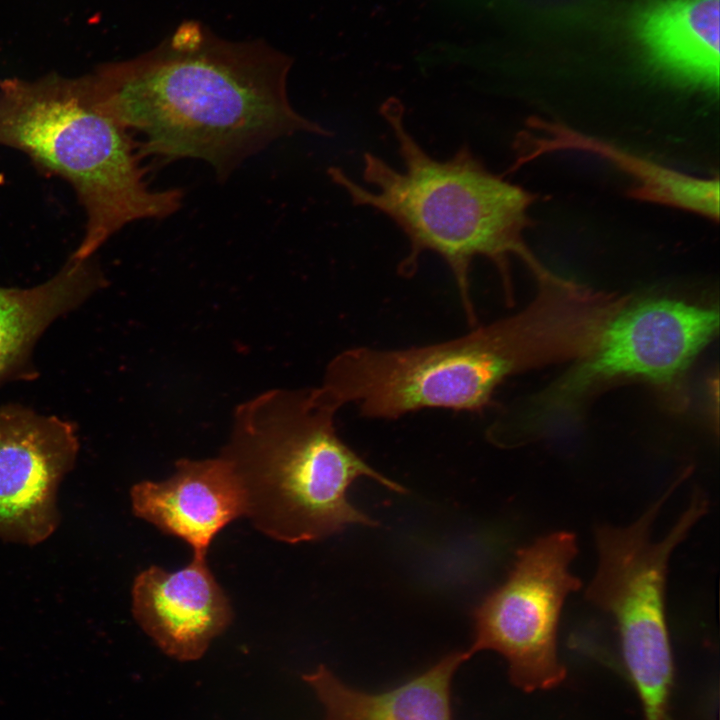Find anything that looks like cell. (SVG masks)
I'll use <instances>...</instances> for the list:
<instances>
[{"label": "cell", "mask_w": 720, "mask_h": 720, "mask_svg": "<svg viewBox=\"0 0 720 720\" xmlns=\"http://www.w3.org/2000/svg\"><path fill=\"white\" fill-rule=\"evenodd\" d=\"M132 612L156 645L180 661L202 657L232 620L229 600L206 556L194 554L175 572L157 566L140 572L132 587Z\"/></svg>", "instance_id": "9"}, {"label": "cell", "mask_w": 720, "mask_h": 720, "mask_svg": "<svg viewBox=\"0 0 720 720\" xmlns=\"http://www.w3.org/2000/svg\"><path fill=\"white\" fill-rule=\"evenodd\" d=\"M471 657L469 650L452 651L420 674L377 693L348 685L324 665L302 678L323 705V720H452V679Z\"/></svg>", "instance_id": "14"}, {"label": "cell", "mask_w": 720, "mask_h": 720, "mask_svg": "<svg viewBox=\"0 0 720 720\" xmlns=\"http://www.w3.org/2000/svg\"><path fill=\"white\" fill-rule=\"evenodd\" d=\"M134 514L165 534L181 538L194 555L206 556L213 538L247 513V498L232 464L222 456L182 459L161 482L142 481L131 489Z\"/></svg>", "instance_id": "10"}, {"label": "cell", "mask_w": 720, "mask_h": 720, "mask_svg": "<svg viewBox=\"0 0 720 720\" xmlns=\"http://www.w3.org/2000/svg\"><path fill=\"white\" fill-rule=\"evenodd\" d=\"M720 0H653L636 15L634 33L648 60L685 85L719 87Z\"/></svg>", "instance_id": "12"}, {"label": "cell", "mask_w": 720, "mask_h": 720, "mask_svg": "<svg viewBox=\"0 0 720 720\" xmlns=\"http://www.w3.org/2000/svg\"><path fill=\"white\" fill-rule=\"evenodd\" d=\"M576 537L555 531L517 551L506 580L473 611V656L501 655L514 686L533 692L558 686L566 677L557 634L563 604L582 583L570 571Z\"/></svg>", "instance_id": "7"}, {"label": "cell", "mask_w": 720, "mask_h": 720, "mask_svg": "<svg viewBox=\"0 0 720 720\" xmlns=\"http://www.w3.org/2000/svg\"><path fill=\"white\" fill-rule=\"evenodd\" d=\"M379 113L394 135L402 168L366 152L362 178L369 188L339 167L329 168V176L354 206L377 210L406 236L409 251L398 265L400 275H414L426 252L445 261L467 320L474 325L469 274L475 258L494 263L508 292L510 256L529 269L539 262L524 237L536 195L491 172L467 144L445 160L429 155L407 130L399 99L385 100Z\"/></svg>", "instance_id": "3"}, {"label": "cell", "mask_w": 720, "mask_h": 720, "mask_svg": "<svg viewBox=\"0 0 720 720\" xmlns=\"http://www.w3.org/2000/svg\"><path fill=\"white\" fill-rule=\"evenodd\" d=\"M78 450L71 422L18 404L0 407V539L35 545L53 534L58 487Z\"/></svg>", "instance_id": "8"}, {"label": "cell", "mask_w": 720, "mask_h": 720, "mask_svg": "<svg viewBox=\"0 0 720 720\" xmlns=\"http://www.w3.org/2000/svg\"><path fill=\"white\" fill-rule=\"evenodd\" d=\"M510 171L555 152H582L604 159L624 172L632 184L631 198L690 211L718 221L719 181L691 176L610 142L589 136L561 122L529 118L515 138Z\"/></svg>", "instance_id": "11"}, {"label": "cell", "mask_w": 720, "mask_h": 720, "mask_svg": "<svg viewBox=\"0 0 720 720\" xmlns=\"http://www.w3.org/2000/svg\"><path fill=\"white\" fill-rule=\"evenodd\" d=\"M0 145L73 187L86 214L74 259L91 258L127 224L181 207L180 189L150 188L137 141L98 106L88 76L1 82Z\"/></svg>", "instance_id": "5"}, {"label": "cell", "mask_w": 720, "mask_h": 720, "mask_svg": "<svg viewBox=\"0 0 720 720\" xmlns=\"http://www.w3.org/2000/svg\"><path fill=\"white\" fill-rule=\"evenodd\" d=\"M91 258L70 257L48 281L30 288L0 286V384L35 376L33 348L58 317L68 313L104 285Z\"/></svg>", "instance_id": "13"}, {"label": "cell", "mask_w": 720, "mask_h": 720, "mask_svg": "<svg viewBox=\"0 0 720 720\" xmlns=\"http://www.w3.org/2000/svg\"><path fill=\"white\" fill-rule=\"evenodd\" d=\"M525 309L461 337L406 349L354 347L328 364L324 400L353 404L367 418L393 420L423 409L481 412L499 385L523 371L574 361L607 317L592 288L546 271Z\"/></svg>", "instance_id": "2"}, {"label": "cell", "mask_w": 720, "mask_h": 720, "mask_svg": "<svg viewBox=\"0 0 720 720\" xmlns=\"http://www.w3.org/2000/svg\"><path fill=\"white\" fill-rule=\"evenodd\" d=\"M291 65L262 41H227L187 21L152 50L88 78L98 106L141 136L142 158L203 160L224 181L282 137L333 135L293 108Z\"/></svg>", "instance_id": "1"}, {"label": "cell", "mask_w": 720, "mask_h": 720, "mask_svg": "<svg viewBox=\"0 0 720 720\" xmlns=\"http://www.w3.org/2000/svg\"><path fill=\"white\" fill-rule=\"evenodd\" d=\"M336 412L317 388L273 390L237 409L232 438L221 456L244 487L246 516L267 536L300 543L350 525L377 526L347 498L350 485L362 476L407 492L339 437Z\"/></svg>", "instance_id": "4"}, {"label": "cell", "mask_w": 720, "mask_h": 720, "mask_svg": "<svg viewBox=\"0 0 720 720\" xmlns=\"http://www.w3.org/2000/svg\"><path fill=\"white\" fill-rule=\"evenodd\" d=\"M718 326V310L711 307L629 297L593 346L543 390L498 419L490 437L517 445L551 436L577 423L600 392L624 382L642 381L675 394Z\"/></svg>", "instance_id": "6"}]
</instances>
